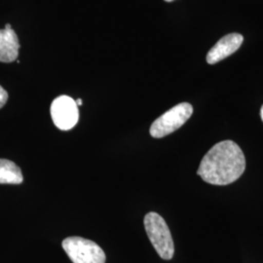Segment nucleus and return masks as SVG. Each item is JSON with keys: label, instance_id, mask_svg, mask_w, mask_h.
Segmentation results:
<instances>
[{"label": "nucleus", "instance_id": "f03ea898", "mask_svg": "<svg viewBox=\"0 0 263 263\" xmlns=\"http://www.w3.org/2000/svg\"><path fill=\"white\" fill-rule=\"evenodd\" d=\"M144 227L151 244L160 257L170 260L175 254V246L169 227L162 216L151 212L144 217Z\"/></svg>", "mask_w": 263, "mask_h": 263}, {"label": "nucleus", "instance_id": "9b49d317", "mask_svg": "<svg viewBox=\"0 0 263 263\" xmlns=\"http://www.w3.org/2000/svg\"><path fill=\"white\" fill-rule=\"evenodd\" d=\"M4 28H6V29H11V28H12V26H11L10 24H7Z\"/></svg>", "mask_w": 263, "mask_h": 263}, {"label": "nucleus", "instance_id": "f257e3e1", "mask_svg": "<svg viewBox=\"0 0 263 263\" xmlns=\"http://www.w3.org/2000/svg\"><path fill=\"white\" fill-rule=\"evenodd\" d=\"M246 169L244 152L232 141L214 145L203 157L197 171L204 181L214 185H227L240 179Z\"/></svg>", "mask_w": 263, "mask_h": 263}, {"label": "nucleus", "instance_id": "7ed1b4c3", "mask_svg": "<svg viewBox=\"0 0 263 263\" xmlns=\"http://www.w3.org/2000/svg\"><path fill=\"white\" fill-rule=\"evenodd\" d=\"M67 256L73 263H105L103 249L93 241L81 237H68L62 243Z\"/></svg>", "mask_w": 263, "mask_h": 263}, {"label": "nucleus", "instance_id": "39448f33", "mask_svg": "<svg viewBox=\"0 0 263 263\" xmlns=\"http://www.w3.org/2000/svg\"><path fill=\"white\" fill-rule=\"evenodd\" d=\"M53 122L62 131H68L76 126L79 119V111L76 101L68 96H60L51 104Z\"/></svg>", "mask_w": 263, "mask_h": 263}, {"label": "nucleus", "instance_id": "0eeeda50", "mask_svg": "<svg viewBox=\"0 0 263 263\" xmlns=\"http://www.w3.org/2000/svg\"><path fill=\"white\" fill-rule=\"evenodd\" d=\"M19 38L11 29H0V62L12 63L19 56Z\"/></svg>", "mask_w": 263, "mask_h": 263}, {"label": "nucleus", "instance_id": "20e7f679", "mask_svg": "<svg viewBox=\"0 0 263 263\" xmlns=\"http://www.w3.org/2000/svg\"><path fill=\"white\" fill-rule=\"evenodd\" d=\"M193 113L192 105L188 103H181L167 112L161 115L151 127V137L161 139L177 131L187 121Z\"/></svg>", "mask_w": 263, "mask_h": 263}, {"label": "nucleus", "instance_id": "9d476101", "mask_svg": "<svg viewBox=\"0 0 263 263\" xmlns=\"http://www.w3.org/2000/svg\"><path fill=\"white\" fill-rule=\"evenodd\" d=\"M76 104H77V106H78V105H82V104H83V102H82V100H81V99L76 100Z\"/></svg>", "mask_w": 263, "mask_h": 263}, {"label": "nucleus", "instance_id": "1a4fd4ad", "mask_svg": "<svg viewBox=\"0 0 263 263\" xmlns=\"http://www.w3.org/2000/svg\"><path fill=\"white\" fill-rule=\"evenodd\" d=\"M8 100V93L0 86V108H2Z\"/></svg>", "mask_w": 263, "mask_h": 263}, {"label": "nucleus", "instance_id": "6e6552de", "mask_svg": "<svg viewBox=\"0 0 263 263\" xmlns=\"http://www.w3.org/2000/svg\"><path fill=\"white\" fill-rule=\"evenodd\" d=\"M24 180L22 171L12 161L0 159V183L20 184Z\"/></svg>", "mask_w": 263, "mask_h": 263}, {"label": "nucleus", "instance_id": "ddd939ff", "mask_svg": "<svg viewBox=\"0 0 263 263\" xmlns=\"http://www.w3.org/2000/svg\"><path fill=\"white\" fill-rule=\"evenodd\" d=\"M165 1H167V2H172V1H174V0H165Z\"/></svg>", "mask_w": 263, "mask_h": 263}, {"label": "nucleus", "instance_id": "423d86ee", "mask_svg": "<svg viewBox=\"0 0 263 263\" xmlns=\"http://www.w3.org/2000/svg\"><path fill=\"white\" fill-rule=\"evenodd\" d=\"M243 41L244 37L240 33H230L220 38L216 45L208 52V64L215 65L227 57L231 56L241 47Z\"/></svg>", "mask_w": 263, "mask_h": 263}, {"label": "nucleus", "instance_id": "f8f14e48", "mask_svg": "<svg viewBox=\"0 0 263 263\" xmlns=\"http://www.w3.org/2000/svg\"><path fill=\"white\" fill-rule=\"evenodd\" d=\"M260 116H261V120L263 122V105L261 106V109H260Z\"/></svg>", "mask_w": 263, "mask_h": 263}]
</instances>
